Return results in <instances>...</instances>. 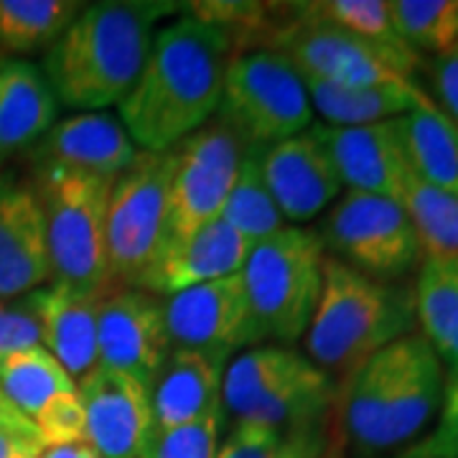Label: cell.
<instances>
[{
  "mask_svg": "<svg viewBox=\"0 0 458 458\" xmlns=\"http://www.w3.org/2000/svg\"><path fill=\"white\" fill-rule=\"evenodd\" d=\"M82 8L77 0H0V54L49 51Z\"/></svg>",
  "mask_w": 458,
  "mask_h": 458,
  "instance_id": "83f0119b",
  "label": "cell"
},
{
  "mask_svg": "<svg viewBox=\"0 0 458 458\" xmlns=\"http://www.w3.org/2000/svg\"><path fill=\"white\" fill-rule=\"evenodd\" d=\"M33 428L44 448L87 443V415L80 393H66L54 397L47 408L33 418Z\"/></svg>",
  "mask_w": 458,
  "mask_h": 458,
  "instance_id": "e575fe53",
  "label": "cell"
},
{
  "mask_svg": "<svg viewBox=\"0 0 458 458\" xmlns=\"http://www.w3.org/2000/svg\"><path fill=\"white\" fill-rule=\"evenodd\" d=\"M390 13L400 38L418 54L458 49V0H390Z\"/></svg>",
  "mask_w": 458,
  "mask_h": 458,
  "instance_id": "1f68e13d",
  "label": "cell"
},
{
  "mask_svg": "<svg viewBox=\"0 0 458 458\" xmlns=\"http://www.w3.org/2000/svg\"><path fill=\"white\" fill-rule=\"evenodd\" d=\"M339 385L306 354L280 344L240 352L225 367L222 408L234 423L293 428L334 418Z\"/></svg>",
  "mask_w": 458,
  "mask_h": 458,
  "instance_id": "277c9868",
  "label": "cell"
},
{
  "mask_svg": "<svg viewBox=\"0 0 458 458\" xmlns=\"http://www.w3.org/2000/svg\"><path fill=\"white\" fill-rule=\"evenodd\" d=\"M174 153L168 194V240H181L219 219L247 146L219 117L183 138Z\"/></svg>",
  "mask_w": 458,
  "mask_h": 458,
  "instance_id": "8fae6325",
  "label": "cell"
},
{
  "mask_svg": "<svg viewBox=\"0 0 458 458\" xmlns=\"http://www.w3.org/2000/svg\"><path fill=\"white\" fill-rule=\"evenodd\" d=\"M385 458H420V456H415L410 448H403V451H397V454H393V456H385Z\"/></svg>",
  "mask_w": 458,
  "mask_h": 458,
  "instance_id": "7bdbcfd3",
  "label": "cell"
},
{
  "mask_svg": "<svg viewBox=\"0 0 458 458\" xmlns=\"http://www.w3.org/2000/svg\"><path fill=\"white\" fill-rule=\"evenodd\" d=\"M0 64H3V54H0Z\"/></svg>",
  "mask_w": 458,
  "mask_h": 458,
  "instance_id": "ee69618b",
  "label": "cell"
},
{
  "mask_svg": "<svg viewBox=\"0 0 458 458\" xmlns=\"http://www.w3.org/2000/svg\"><path fill=\"white\" fill-rule=\"evenodd\" d=\"M216 117L250 150H265L311 128L309 89L293 62L278 49L234 51Z\"/></svg>",
  "mask_w": 458,
  "mask_h": 458,
  "instance_id": "52a82bcc",
  "label": "cell"
},
{
  "mask_svg": "<svg viewBox=\"0 0 458 458\" xmlns=\"http://www.w3.org/2000/svg\"><path fill=\"white\" fill-rule=\"evenodd\" d=\"M232 56L227 33L189 13L161 26L140 77L117 105L135 148L165 153L204 128L219 110Z\"/></svg>",
  "mask_w": 458,
  "mask_h": 458,
  "instance_id": "6da1fadb",
  "label": "cell"
},
{
  "mask_svg": "<svg viewBox=\"0 0 458 458\" xmlns=\"http://www.w3.org/2000/svg\"><path fill=\"white\" fill-rule=\"evenodd\" d=\"M135 148L120 117L110 113H77L56 120L33 146V168H59L87 176L117 179L135 161Z\"/></svg>",
  "mask_w": 458,
  "mask_h": 458,
  "instance_id": "ac0fdd59",
  "label": "cell"
},
{
  "mask_svg": "<svg viewBox=\"0 0 458 458\" xmlns=\"http://www.w3.org/2000/svg\"><path fill=\"white\" fill-rule=\"evenodd\" d=\"M247 255L250 245L227 222L214 219L181 240H168L132 288L158 298L176 295L204 283L242 273Z\"/></svg>",
  "mask_w": 458,
  "mask_h": 458,
  "instance_id": "d6986e66",
  "label": "cell"
},
{
  "mask_svg": "<svg viewBox=\"0 0 458 458\" xmlns=\"http://www.w3.org/2000/svg\"><path fill=\"white\" fill-rule=\"evenodd\" d=\"M433 102L458 125V49L433 56L428 64Z\"/></svg>",
  "mask_w": 458,
  "mask_h": 458,
  "instance_id": "74e56055",
  "label": "cell"
},
{
  "mask_svg": "<svg viewBox=\"0 0 458 458\" xmlns=\"http://www.w3.org/2000/svg\"><path fill=\"white\" fill-rule=\"evenodd\" d=\"M98 346L102 367L153 387L174 352L165 328L164 301L132 285H110L99 306Z\"/></svg>",
  "mask_w": 458,
  "mask_h": 458,
  "instance_id": "4fadbf2b",
  "label": "cell"
},
{
  "mask_svg": "<svg viewBox=\"0 0 458 458\" xmlns=\"http://www.w3.org/2000/svg\"><path fill=\"white\" fill-rule=\"evenodd\" d=\"M165 0L89 3L47 51L41 72L59 105L99 113L131 92L161 21L176 13Z\"/></svg>",
  "mask_w": 458,
  "mask_h": 458,
  "instance_id": "7a4b0ae2",
  "label": "cell"
},
{
  "mask_svg": "<svg viewBox=\"0 0 458 458\" xmlns=\"http://www.w3.org/2000/svg\"><path fill=\"white\" fill-rule=\"evenodd\" d=\"M397 131L405 148L410 171L428 183L458 197V125L438 105L423 102L397 117Z\"/></svg>",
  "mask_w": 458,
  "mask_h": 458,
  "instance_id": "d4e9b609",
  "label": "cell"
},
{
  "mask_svg": "<svg viewBox=\"0 0 458 458\" xmlns=\"http://www.w3.org/2000/svg\"><path fill=\"white\" fill-rule=\"evenodd\" d=\"M41 344V324L33 295L0 301V357Z\"/></svg>",
  "mask_w": 458,
  "mask_h": 458,
  "instance_id": "8d00e7d4",
  "label": "cell"
},
{
  "mask_svg": "<svg viewBox=\"0 0 458 458\" xmlns=\"http://www.w3.org/2000/svg\"><path fill=\"white\" fill-rule=\"evenodd\" d=\"M107 291L110 285L84 291L64 283H49L31 293L41 324V346L77 382L99 367L98 321Z\"/></svg>",
  "mask_w": 458,
  "mask_h": 458,
  "instance_id": "44dd1931",
  "label": "cell"
},
{
  "mask_svg": "<svg viewBox=\"0 0 458 458\" xmlns=\"http://www.w3.org/2000/svg\"><path fill=\"white\" fill-rule=\"evenodd\" d=\"M113 181L59 168H33V191L47 219L51 283L107 288V204Z\"/></svg>",
  "mask_w": 458,
  "mask_h": 458,
  "instance_id": "8992f818",
  "label": "cell"
},
{
  "mask_svg": "<svg viewBox=\"0 0 458 458\" xmlns=\"http://www.w3.org/2000/svg\"><path fill=\"white\" fill-rule=\"evenodd\" d=\"M225 367L227 361L174 349L150 387L156 428L186 426L219 408Z\"/></svg>",
  "mask_w": 458,
  "mask_h": 458,
  "instance_id": "603a6c76",
  "label": "cell"
},
{
  "mask_svg": "<svg viewBox=\"0 0 458 458\" xmlns=\"http://www.w3.org/2000/svg\"><path fill=\"white\" fill-rule=\"evenodd\" d=\"M405 448L420 458H458V372L445 375L438 420L433 430Z\"/></svg>",
  "mask_w": 458,
  "mask_h": 458,
  "instance_id": "d590c367",
  "label": "cell"
},
{
  "mask_svg": "<svg viewBox=\"0 0 458 458\" xmlns=\"http://www.w3.org/2000/svg\"><path fill=\"white\" fill-rule=\"evenodd\" d=\"M303 77V74H301ZM313 114L334 128H361L397 120L415 110L428 92L415 82L385 84V87H346L303 77Z\"/></svg>",
  "mask_w": 458,
  "mask_h": 458,
  "instance_id": "cb8c5ba5",
  "label": "cell"
},
{
  "mask_svg": "<svg viewBox=\"0 0 458 458\" xmlns=\"http://www.w3.org/2000/svg\"><path fill=\"white\" fill-rule=\"evenodd\" d=\"M327 255L364 276L400 283L420 267L423 252L400 201L346 189L321 219Z\"/></svg>",
  "mask_w": 458,
  "mask_h": 458,
  "instance_id": "9c48e42d",
  "label": "cell"
},
{
  "mask_svg": "<svg viewBox=\"0 0 458 458\" xmlns=\"http://www.w3.org/2000/svg\"><path fill=\"white\" fill-rule=\"evenodd\" d=\"M41 458H98V454L89 448V443H69V445L44 448Z\"/></svg>",
  "mask_w": 458,
  "mask_h": 458,
  "instance_id": "60d3db41",
  "label": "cell"
},
{
  "mask_svg": "<svg viewBox=\"0 0 458 458\" xmlns=\"http://www.w3.org/2000/svg\"><path fill=\"white\" fill-rule=\"evenodd\" d=\"M415 298L403 283L364 276L324 258V283L303 346L309 360L344 385L377 352L415 334Z\"/></svg>",
  "mask_w": 458,
  "mask_h": 458,
  "instance_id": "3957f363",
  "label": "cell"
},
{
  "mask_svg": "<svg viewBox=\"0 0 458 458\" xmlns=\"http://www.w3.org/2000/svg\"><path fill=\"white\" fill-rule=\"evenodd\" d=\"M298 11L306 18L324 21L336 29L354 33L379 47L410 49L394 29L387 0H321V3H298ZM415 51V49H412Z\"/></svg>",
  "mask_w": 458,
  "mask_h": 458,
  "instance_id": "d6a6232c",
  "label": "cell"
},
{
  "mask_svg": "<svg viewBox=\"0 0 458 458\" xmlns=\"http://www.w3.org/2000/svg\"><path fill=\"white\" fill-rule=\"evenodd\" d=\"M219 219L227 222L250 247L267 240L270 234L285 227V219L280 214L278 204L262 179L258 150L247 148L245 158L240 164V174L232 183V191L222 207Z\"/></svg>",
  "mask_w": 458,
  "mask_h": 458,
  "instance_id": "4dcf8cb0",
  "label": "cell"
},
{
  "mask_svg": "<svg viewBox=\"0 0 458 458\" xmlns=\"http://www.w3.org/2000/svg\"><path fill=\"white\" fill-rule=\"evenodd\" d=\"M77 393L87 415V443L98 458H140L156 430L150 387L99 364L77 382Z\"/></svg>",
  "mask_w": 458,
  "mask_h": 458,
  "instance_id": "5bb4252c",
  "label": "cell"
},
{
  "mask_svg": "<svg viewBox=\"0 0 458 458\" xmlns=\"http://www.w3.org/2000/svg\"><path fill=\"white\" fill-rule=\"evenodd\" d=\"M324 258L318 232L288 225L250 247L240 276L262 339L280 346L303 339L321 295Z\"/></svg>",
  "mask_w": 458,
  "mask_h": 458,
  "instance_id": "5b68a950",
  "label": "cell"
},
{
  "mask_svg": "<svg viewBox=\"0 0 458 458\" xmlns=\"http://www.w3.org/2000/svg\"><path fill=\"white\" fill-rule=\"evenodd\" d=\"M311 132L327 148L346 189L400 201L410 165L397 120L361 128H334L318 123L311 125Z\"/></svg>",
  "mask_w": 458,
  "mask_h": 458,
  "instance_id": "e0dca14e",
  "label": "cell"
},
{
  "mask_svg": "<svg viewBox=\"0 0 458 458\" xmlns=\"http://www.w3.org/2000/svg\"><path fill=\"white\" fill-rule=\"evenodd\" d=\"M171 176V150H140L113 181L107 204V265L114 285H135L168 242Z\"/></svg>",
  "mask_w": 458,
  "mask_h": 458,
  "instance_id": "ba28073f",
  "label": "cell"
},
{
  "mask_svg": "<svg viewBox=\"0 0 458 458\" xmlns=\"http://www.w3.org/2000/svg\"><path fill=\"white\" fill-rule=\"evenodd\" d=\"M334 441V418L327 423L267 428L234 423L216 458H321Z\"/></svg>",
  "mask_w": 458,
  "mask_h": 458,
  "instance_id": "f546056e",
  "label": "cell"
},
{
  "mask_svg": "<svg viewBox=\"0 0 458 458\" xmlns=\"http://www.w3.org/2000/svg\"><path fill=\"white\" fill-rule=\"evenodd\" d=\"M258 161L262 179L291 227L311 222L342 197V179L311 131L258 150Z\"/></svg>",
  "mask_w": 458,
  "mask_h": 458,
  "instance_id": "2e32d148",
  "label": "cell"
},
{
  "mask_svg": "<svg viewBox=\"0 0 458 458\" xmlns=\"http://www.w3.org/2000/svg\"><path fill=\"white\" fill-rule=\"evenodd\" d=\"M54 280L47 219L31 181L0 174V301H16Z\"/></svg>",
  "mask_w": 458,
  "mask_h": 458,
  "instance_id": "9a60e30c",
  "label": "cell"
},
{
  "mask_svg": "<svg viewBox=\"0 0 458 458\" xmlns=\"http://www.w3.org/2000/svg\"><path fill=\"white\" fill-rule=\"evenodd\" d=\"M164 311L174 349L229 361L262 342L240 273L168 295Z\"/></svg>",
  "mask_w": 458,
  "mask_h": 458,
  "instance_id": "7c38bea8",
  "label": "cell"
},
{
  "mask_svg": "<svg viewBox=\"0 0 458 458\" xmlns=\"http://www.w3.org/2000/svg\"><path fill=\"white\" fill-rule=\"evenodd\" d=\"M321 458H344V456H342V451L336 448V443L331 441V445H328V451Z\"/></svg>",
  "mask_w": 458,
  "mask_h": 458,
  "instance_id": "b9f144b4",
  "label": "cell"
},
{
  "mask_svg": "<svg viewBox=\"0 0 458 458\" xmlns=\"http://www.w3.org/2000/svg\"><path fill=\"white\" fill-rule=\"evenodd\" d=\"M445 369L420 334L403 339V357L375 441V458L397 454L438 415Z\"/></svg>",
  "mask_w": 458,
  "mask_h": 458,
  "instance_id": "ffe728a7",
  "label": "cell"
},
{
  "mask_svg": "<svg viewBox=\"0 0 458 458\" xmlns=\"http://www.w3.org/2000/svg\"><path fill=\"white\" fill-rule=\"evenodd\" d=\"M273 49L283 51L303 77L346 87H385L412 82L423 59L412 49L379 47L324 21L306 18L295 3V21Z\"/></svg>",
  "mask_w": 458,
  "mask_h": 458,
  "instance_id": "30bf717a",
  "label": "cell"
},
{
  "mask_svg": "<svg viewBox=\"0 0 458 458\" xmlns=\"http://www.w3.org/2000/svg\"><path fill=\"white\" fill-rule=\"evenodd\" d=\"M44 443L36 430L0 428V458H41Z\"/></svg>",
  "mask_w": 458,
  "mask_h": 458,
  "instance_id": "f35d334b",
  "label": "cell"
},
{
  "mask_svg": "<svg viewBox=\"0 0 458 458\" xmlns=\"http://www.w3.org/2000/svg\"><path fill=\"white\" fill-rule=\"evenodd\" d=\"M420 336L441 360L445 375L458 372V258H423L412 285Z\"/></svg>",
  "mask_w": 458,
  "mask_h": 458,
  "instance_id": "484cf974",
  "label": "cell"
},
{
  "mask_svg": "<svg viewBox=\"0 0 458 458\" xmlns=\"http://www.w3.org/2000/svg\"><path fill=\"white\" fill-rule=\"evenodd\" d=\"M0 390L33 423L54 397L77 393V379L38 344L0 357Z\"/></svg>",
  "mask_w": 458,
  "mask_h": 458,
  "instance_id": "4316f807",
  "label": "cell"
},
{
  "mask_svg": "<svg viewBox=\"0 0 458 458\" xmlns=\"http://www.w3.org/2000/svg\"><path fill=\"white\" fill-rule=\"evenodd\" d=\"M59 117V99L41 66L26 59L0 64V164L33 146Z\"/></svg>",
  "mask_w": 458,
  "mask_h": 458,
  "instance_id": "7402d4cb",
  "label": "cell"
},
{
  "mask_svg": "<svg viewBox=\"0 0 458 458\" xmlns=\"http://www.w3.org/2000/svg\"><path fill=\"white\" fill-rule=\"evenodd\" d=\"M0 428H13V430H36L33 423L21 412V410L5 397L0 390Z\"/></svg>",
  "mask_w": 458,
  "mask_h": 458,
  "instance_id": "ab89813d",
  "label": "cell"
},
{
  "mask_svg": "<svg viewBox=\"0 0 458 458\" xmlns=\"http://www.w3.org/2000/svg\"><path fill=\"white\" fill-rule=\"evenodd\" d=\"M225 408H214L186 426L156 428L140 458H216L225 430Z\"/></svg>",
  "mask_w": 458,
  "mask_h": 458,
  "instance_id": "836d02e7",
  "label": "cell"
},
{
  "mask_svg": "<svg viewBox=\"0 0 458 458\" xmlns=\"http://www.w3.org/2000/svg\"><path fill=\"white\" fill-rule=\"evenodd\" d=\"M400 204L415 229L423 258H458V197L410 171Z\"/></svg>",
  "mask_w": 458,
  "mask_h": 458,
  "instance_id": "f1b7e54d",
  "label": "cell"
}]
</instances>
